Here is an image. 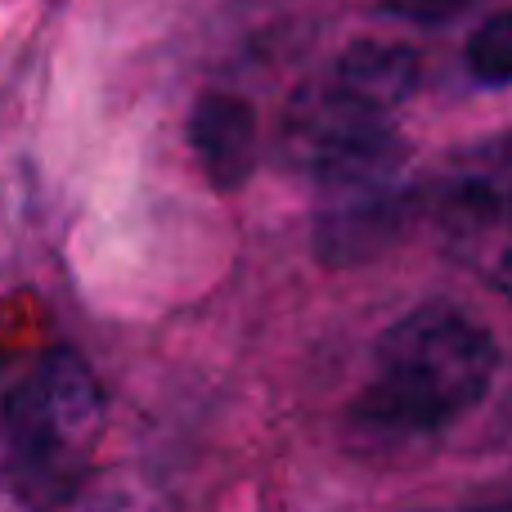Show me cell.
I'll list each match as a JSON object with an SVG mask.
<instances>
[{
  "label": "cell",
  "mask_w": 512,
  "mask_h": 512,
  "mask_svg": "<svg viewBox=\"0 0 512 512\" xmlns=\"http://www.w3.org/2000/svg\"><path fill=\"white\" fill-rule=\"evenodd\" d=\"M499 364V342L481 319L427 301L378 337L355 423L378 441H436L486 405Z\"/></svg>",
  "instance_id": "6da1fadb"
},
{
  "label": "cell",
  "mask_w": 512,
  "mask_h": 512,
  "mask_svg": "<svg viewBox=\"0 0 512 512\" xmlns=\"http://www.w3.org/2000/svg\"><path fill=\"white\" fill-rule=\"evenodd\" d=\"M418 90V54L400 41H355L306 81L283 117V153L310 176L400 144L396 113Z\"/></svg>",
  "instance_id": "7a4b0ae2"
},
{
  "label": "cell",
  "mask_w": 512,
  "mask_h": 512,
  "mask_svg": "<svg viewBox=\"0 0 512 512\" xmlns=\"http://www.w3.org/2000/svg\"><path fill=\"white\" fill-rule=\"evenodd\" d=\"M99 418H104V400L86 360L72 351L41 355L36 369L5 400L14 468L27 481H41L45 495H54V481H72L81 454L95 445Z\"/></svg>",
  "instance_id": "3957f363"
},
{
  "label": "cell",
  "mask_w": 512,
  "mask_h": 512,
  "mask_svg": "<svg viewBox=\"0 0 512 512\" xmlns=\"http://www.w3.org/2000/svg\"><path fill=\"white\" fill-rule=\"evenodd\" d=\"M405 162L409 149L400 140L382 153L315 176V252L324 256V265H364L405 234L418 207L414 185L405 180Z\"/></svg>",
  "instance_id": "277c9868"
},
{
  "label": "cell",
  "mask_w": 512,
  "mask_h": 512,
  "mask_svg": "<svg viewBox=\"0 0 512 512\" xmlns=\"http://www.w3.org/2000/svg\"><path fill=\"white\" fill-rule=\"evenodd\" d=\"M185 135L212 189L234 194L252 180L256 158H261V117L243 95H234V90L198 95V104L189 108Z\"/></svg>",
  "instance_id": "5b68a950"
},
{
  "label": "cell",
  "mask_w": 512,
  "mask_h": 512,
  "mask_svg": "<svg viewBox=\"0 0 512 512\" xmlns=\"http://www.w3.org/2000/svg\"><path fill=\"white\" fill-rule=\"evenodd\" d=\"M504 203H508L504 158H490V167L477 162V167H463L441 180L436 216H441L445 234L454 243H477L481 252V234L504 243Z\"/></svg>",
  "instance_id": "8992f818"
},
{
  "label": "cell",
  "mask_w": 512,
  "mask_h": 512,
  "mask_svg": "<svg viewBox=\"0 0 512 512\" xmlns=\"http://www.w3.org/2000/svg\"><path fill=\"white\" fill-rule=\"evenodd\" d=\"M468 77L486 90H504L512 81V14L495 9L468 41Z\"/></svg>",
  "instance_id": "52a82bcc"
},
{
  "label": "cell",
  "mask_w": 512,
  "mask_h": 512,
  "mask_svg": "<svg viewBox=\"0 0 512 512\" xmlns=\"http://www.w3.org/2000/svg\"><path fill=\"white\" fill-rule=\"evenodd\" d=\"M472 5L477 0H400V5H391V14H405L414 23H450Z\"/></svg>",
  "instance_id": "ba28073f"
}]
</instances>
